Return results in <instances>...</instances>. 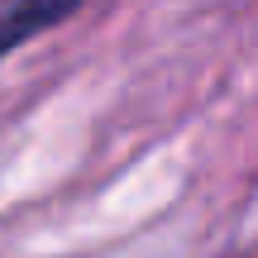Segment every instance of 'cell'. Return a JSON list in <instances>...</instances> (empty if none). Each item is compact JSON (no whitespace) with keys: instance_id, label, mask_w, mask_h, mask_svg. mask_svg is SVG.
<instances>
[{"instance_id":"obj_1","label":"cell","mask_w":258,"mask_h":258,"mask_svg":"<svg viewBox=\"0 0 258 258\" xmlns=\"http://www.w3.org/2000/svg\"><path fill=\"white\" fill-rule=\"evenodd\" d=\"M77 5H82V0H10V5L0 10V57L24 48L34 34L62 24Z\"/></svg>"}]
</instances>
